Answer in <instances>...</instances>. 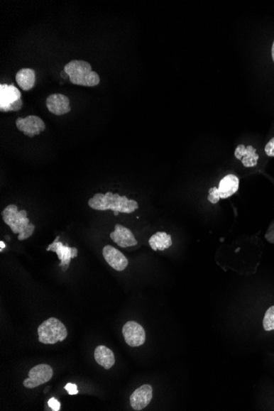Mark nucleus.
Returning a JSON list of instances; mask_svg holds the SVG:
<instances>
[{"label":"nucleus","mask_w":274,"mask_h":411,"mask_svg":"<svg viewBox=\"0 0 274 411\" xmlns=\"http://www.w3.org/2000/svg\"><path fill=\"white\" fill-rule=\"evenodd\" d=\"M65 72L75 85L93 87L100 82L98 73L92 70V65L87 61H70L65 66Z\"/></svg>","instance_id":"1"},{"label":"nucleus","mask_w":274,"mask_h":411,"mask_svg":"<svg viewBox=\"0 0 274 411\" xmlns=\"http://www.w3.org/2000/svg\"><path fill=\"white\" fill-rule=\"evenodd\" d=\"M38 331L39 341L46 345L56 344L57 342L65 341L67 336L65 325L54 317L42 323Z\"/></svg>","instance_id":"2"},{"label":"nucleus","mask_w":274,"mask_h":411,"mask_svg":"<svg viewBox=\"0 0 274 411\" xmlns=\"http://www.w3.org/2000/svg\"><path fill=\"white\" fill-rule=\"evenodd\" d=\"M22 94L13 85L2 84L0 86V111H19L23 107Z\"/></svg>","instance_id":"3"},{"label":"nucleus","mask_w":274,"mask_h":411,"mask_svg":"<svg viewBox=\"0 0 274 411\" xmlns=\"http://www.w3.org/2000/svg\"><path fill=\"white\" fill-rule=\"evenodd\" d=\"M53 370L51 366L46 363H40L31 368L28 373V378H26L23 385L26 388H38L42 384L48 383L53 377Z\"/></svg>","instance_id":"4"},{"label":"nucleus","mask_w":274,"mask_h":411,"mask_svg":"<svg viewBox=\"0 0 274 411\" xmlns=\"http://www.w3.org/2000/svg\"><path fill=\"white\" fill-rule=\"evenodd\" d=\"M123 334L126 344L131 347L140 346L146 342L143 327L135 321H129L124 325Z\"/></svg>","instance_id":"5"},{"label":"nucleus","mask_w":274,"mask_h":411,"mask_svg":"<svg viewBox=\"0 0 274 411\" xmlns=\"http://www.w3.org/2000/svg\"><path fill=\"white\" fill-rule=\"evenodd\" d=\"M16 126L20 131H23L24 135L28 136L31 138L36 135H40V131L45 130L43 120L35 115H30L25 119L18 118L16 121Z\"/></svg>","instance_id":"6"},{"label":"nucleus","mask_w":274,"mask_h":411,"mask_svg":"<svg viewBox=\"0 0 274 411\" xmlns=\"http://www.w3.org/2000/svg\"><path fill=\"white\" fill-rule=\"evenodd\" d=\"M153 398V388L150 384H145L135 390L131 395V407L135 410H141L148 405Z\"/></svg>","instance_id":"7"},{"label":"nucleus","mask_w":274,"mask_h":411,"mask_svg":"<svg viewBox=\"0 0 274 411\" xmlns=\"http://www.w3.org/2000/svg\"><path fill=\"white\" fill-rule=\"evenodd\" d=\"M103 256L109 265L116 271L122 272L128 265V261L123 253L114 248L112 246H105L104 247Z\"/></svg>","instance_id":"8"},{"label":"nucleus","mask_w":274,"mask_h":411,"mask_svg":"<svg viewBox=\"0 0 274 411\" xmlns=\"http://www.w3.org/2000/svg\"><path fill=\"white\" fill-rule=\"evenodd\" d=\"M46 106L49 111L57 116L71 111L70 100L65 94H52L46 99Z\"/></svg>","instance_id":"9"},{"label":"nucleus","mask_w":274,"mask_h":411,"mask_svg":"<svg viewBox=\"0 0 274 411\" xmlns=\"http://www.w3.org/2000/svg\"><path fill=\"white\" fill-rule=\"evenodd\" d=\"M110 239L123 248L137 245V241L131 231L120 224L115 225V230L110 234Z\"/></svg>","instance_id":"10"},{"label":"nucleus","mask_w":274,"mask_h":411,"mask_svg":"<svg viewBox=\"0 0 274 411\" xmlns=\"http://www.w3.org/2000/svg\"><path fill=\"white\" fill-rule=\"evenodd\" d=\"M234 155L237 160L241 161L242 165L246 168L256 167L260 158L254 147L245 146L244 145H239L236 147Z\"/></svg>","instance_id":"11"},{"label":"nucleus","mask_w":274,"mask_h":411,"mask_svg":"<svg viewBox=\"0 0 274 411\" xmlns=\"http://www.w3.org/2000/svg\"><path fill=\"white\" fill-rule=\"evenodd\" d=\"M240 185L239 178L234 175L225 176L219 182L218 188L221 199L229 198L239 191Z\"/></svg>","instance_id":"12"},{"label":"nucleus","mask_w":274,"mask_h":411,"mask_svg":"<svg viewBox=\"0 0 274 411\" xmlns=\"http://www.w3.org/2000/svg\"><path fill=\"white\" fill-rule=\"evenodd\" d=\"M94 360L105 370H110L115 363L114 352L103 345L98 346L94 350Z\"/></svg>","instance_id":"13"},{"label":"nucleus","mask_w":274,"mask_h":411,"mask_svg":"<svg viewBox=\"0 0 274 411\" xmlns=\"http://www.w3.org/2000/svg\"><path fill=\"white\" fill-rule=\"evenodd\" d=\"M16 82L18 84V86L23 89V91L28 92L33 89L35 83V72L31 68H23L18 72L17 75H16Z\"/></svg>","instance_id":"14"},{"label":"nucleus","mask_w":274,"mask_h":411,"mask_svg":"<svg viewBox=\"0 0 274 411\" xmlns=\"http://www.w3.org/2000/svg\"><path fill=\"white\" fill-rule=\"evenodd\" d=\"M149 244L153 251H165L172 245V236L165 231H158L150 237Z\"/></svg>","instance_id":"15"},{"label":"nucleus","mask_w":274,"mask_h":411,"mask_svg":"<svg viewBox=\"0 0 274 411\" xmlns=\"http://www.w3.org/2000/svg\"><path fill=\"white\" fill-rule=\"evenodd\" d=\"M263 329L267 333L274 331V305L268 307L265 312L263 320Z\"/></svg>","instance_id":"16"},{"label":"nucleus","mask_w":274,"mask_h":411,"mask_svg":"<svg viewBox=\"0 0 274 411\" xmlns=\"http://www.w3.org/2000/svg\"><path fill=\"white\" fill-rule=\"evenodd\" d=\"M218 188L212 187L209 189L208 199L210 203L217 204L220 200Z\"/></svg>","instance_id":"17"},{"label":"nucleus","mask_w":274,"mask_h":411,"mask_svg":"<svg viewBox=\"0 0 274 411\" xmlns=\"http://www.w3.org/2000/svg\"><path fill=\"white\" fill-rule=\"evenodd\" d=\"M265 150V154L268 156L274 157V137L273 139L268 142Z\"/></svg>","instance_id":"18"},{"label":"nucleus","mask_w":274,"mask_h":411,"mask_svg":"<svg viewBox=\"0 0 274 411\" xmlns=\"http://www.w3.org/2000/svg\"><path fill=\"white\" fill-rule=\"evenodd\" d=\"M65 388L67 393L71 395V396H73V395H77L79 393L77 386L75 383H67Z\"/></svg>","instance_id":"19"},{"label":"nucleus","mask_w":274,"mask_h":411,"mask_svg":"<svg viewBox=\"0 0 274 411\" xmlns=\"http://www.w3.org/2000/svg\"><path fill=\"white\" fill-rule=\"evenodd\" d=\"M49 407L54 411H60L61 405L59 400H56L55 398H52L48 402Z\"/></svg>","instance_id":"20"},{"label":"nucleus","mask_w":274,"mask_h":411,"mask_svg":"<svg viewBox=\"0 0 274 411\" xmlns=\"http://www.w3.org/2000/svg\"><path fill=\"white\" fill-rule=\"evenodd\" d=\"M6 248V244L4 241H0V252H3V250Z\"/></svg>","instance_id":"21"},{"label":"nucleus","mask_w":274,"mask_h":411,"mask_svg":"<svg viewBox=\"0 0 274 411\" xmlns=\"http://www.w3.org/2000/svg\"><path fill=\"white\" fill-rule=\"evenodd\" d=\"M3 220H4V222L5 224H7L9 226H11L13 224L11 222H9V221L7 219V218L3 217Z\"/></svg>","instance_id":"22"},{"label":"nucleus","mask_w":274,"mask_h":411,"mask_svg":"<svg viewBox=\"0 0 274 411\" xmlns=\"http://www.w3.org/2000/svg\"><path fill=\"white\" fill-rule=\"evenodd\" d=\"M272 59H273V61L274 62V41H273V46H272Z\"/></svg>","instance_id":"23"},{"label":"nucleus","mask_w":274,"mask_h":411,"mask_svg":"<svg viewBox=\"0 0 274 411\" xmlns=\"http://www.w3.org/2000/svg\"><path fill=\"white\" fill-rule=\"evenodd\" d=\"M21 213H22L25 216L28 215V213H26V212H25V210H22V212H21Z\"/></svg>","instance_id":"24"}]
</instances>
